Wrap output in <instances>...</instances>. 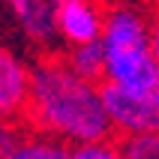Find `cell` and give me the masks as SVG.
Here are the masks:
<instances>
[{"mask_svg":"<svg viewBox=\"0 0 159 159\" xmlns=\"http://www.w3.org/2000/svg\"><path fill=\"white\" fill-rule=\"evenodd\" d=\"M21 120L36 132L78 147L114 141L120 135L102 105L99 84L75 75L63 51H39L30 69V96Z\"/></svg>","mask_w":159,"mask_h":159,"instance_id":"cell-1","label":"cell"},{"mask_svg":"<svg viewBox=\"0 0 159 159\" xmlns=\"http://www.w3.org/2000/svg\"><path fill=\"white\" fill-rule=\"evenodd\" d=\"M99 93H102V105H105L111 123L120 135L129 132H153L159 129V99L153 93H138V90H126L114 81H99Z\"/></svg>","mask_w":159,"mask_h":159,"instance_id":"cell-2","label":"cell"},{"mask_svg":"<svg viewBox=\"0 0 159 159\" xmlns=\"http://www.w3.org/2000/svg\"><path fill=\"white\" fill-rule=\"evenodd\" d=\"M105 12H108V0H60V9H57L60 42L69 48L102 42Z\"/></svg>","mask_w":159,"mask_h":159,"instance_id":"cell-3","label":"cell"},{"mask_svg":"<svg viewBox=\"0 0 159 159\" xmlns=\"http://www.w3.org/2000/svg\"><path fill=\"white\" fill-rule=\"evenodd\" d=\"M0 159H72V150H66V141L36 132L24 120H3Z\"/></svg>","mask_w":159,"mask_h":159,"instance_id":"cell-4","label":"cell"},{"mask_svg":"<svg viewBox=\"0 0 159 159\" xmlns=\"http://www.w3.org/2000/svg\"><path fill=\"white\" fill-rule=\"evenodd\" d=\"M126 90L153 93L159 87V66L150 48H129V51H105V78Z\"/></svg>","mask_w":159,"mask_h":159,"instance_id":"cell-5","label":"cell"},{"mask_svg":"<svg viewBox=\"0 0 159 159\" xmlns=\"http://www.w3.org/2000/svg\"><path fill=\"white\" fill-rule=\"evenodd\" d=\"M12 18L18 27L24 30V36L33 45H39V51H60L57 42V9L60 0H6Z\"/></svg>","mask_w":159,"mask_h":159,"instance_id":"cell-6","label":"cell"},{"mask_svg":"<svg viewBox=\"0 0 159 159\" xmlns=\"http://www.w3.org/2000/svg\"><path fill=\"white\" fill-rule=\"evenodd\" d=\"M30 96V69L15 54L0 48V123L21 120Z\"/></svg>","mask_w":159,"mask_h":159,"instance_id":"cell-7","label":"cell"},{"mask_svg":"<svg viewBox=\"0 0 159 159\" xmlns=\"http://www.w3.org/2000/svg\"><path fill=\"white\" fill-rule=\"evenodd\" d=\"M63 57L69 63V69L75 72V75H81V78L93 81V84H99V81L105 78V48H102V42L66 48Z\"/></svg>","mask_w":159,"mask_h":159,"instance_id":"cell-8","label":"cell"},{"mask_svg":"<svg viewBox=\"0 0 159 159\" xmlns=\"http://www.w3.org/2000/svg\"><path fill=\"white\" fill-rule=\"evenodd\" d=\"M114 147L123 159H159V129L153 132H129L117 135Z\"/></svg>","mask_w":159,"mask_h":159,"instance_id":"cell-9","label":"cell"},{"mask_svg":"<svg viewBox=\"0 0 159 159\" xmlns=\"http://www.w3.org/2000/svg\"><path fill=\"white\" fill-rule=\"evenodd\" d=\"M72 159H123L114 141H99V144H81L72 150Z\"/></svg>","mask_w":159,"mask_h":159,"instance_id":"cell-10","label":"cell"},{"mask_svg":"<svg viewBox=\"0 0 159 159\" xmlns=\"http://www.w3.org/2000/svg\"><path fill=\"white\" fill-rule=\"evenodd\" d=\"M150 51H153V60L159 66V24H153V33H150Z\"/></svg>","mask_w":159,"mask_h":159,"instance_id":"cell-11","label":"cell"},{"mask_svg":"<svg viewBox=\"0 0 159 159\" xmlns=\"http://www.w3.org/2000/svg\"><path fill=\"white\" fill-rule=\"evenodd\" d=\"M147 9H150V18H153V24H159V0H150V3H147Z\"/></svg>","mask_w":159,"mask_h":159,"instance_id":"cell-12","label":"cell"},{"mask_svg":"<svg viewBox=\"0 0 159 159\" xmlns=\"http://www.w3.org/2000/svg\"><path fill=\"white\" fill-rule=\"evenodd\" d=\"M141 3H150V0H141Z\"/></svg>","mask_w":159,"mask_h":159,"instance_id":"cell-13","label":"cell"}]
</instances>
